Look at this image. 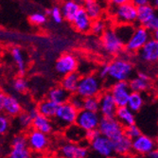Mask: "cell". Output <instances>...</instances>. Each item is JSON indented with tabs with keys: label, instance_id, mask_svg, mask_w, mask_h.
Listing matches in <instances>:
<instances>
[{
	"label": "cell",
	"instance_id": "cell-24",
	"mask_svg": "<svg viewBox=\"0 0 158 158\" xmlns=\"http://www.w3.org/2000/svg\"><path fill=\"white\" fill-rule=\"evenodd\" d=\"M81 8L88 14V16L91 18L92 21L102 18L103 13V7L102 6L100 2L95 1V0H86V1L82 2Z\"/></svg>",
	"mask_w": 158,
	"mask_h": 158
},
{
	"label": "cell",
	"instance_id": "cell-19",
	"mask_svg": "<svg viewBox=\"0 0 158 158\" xmlns=\"http://www.w3.org/2000/svg\"><path fill=\"white\" fill-rule=\"evenodd\" d=\"M128 83L131 92L141 94L142 92H144L148 89L150 84V78L145 73L138 72L135 77L132 78L128 81Z\"/></svg>",
	"mask_w": 158,
	"mask_h": 158
},
{
	"label": "cell",
	"instance_id": "cell-13",
	"mask_svg": "<svg viewBox=\"0 0 158 158\" xmlns=\"http://www.w3.org/2000/svg\"><path fill=\"white\" fill-rule=\"evenodd\" d=\"M156 148V139L146 135L142 134L137 138L132 140V151L140 155H149Z\"/></svg>",
	"mask_w": 158,
	"mask_h": 158
},
{
	"label": "cell",
	"instance_id": "cell-9",
	"mask_svg": "<svg viewBox=\"0 0 158 158\" xmlns=\"http://www.w3.org/2000/svg\"><path fill=\"white\" fill-rule=\"evenodd\" d=\"M26 137L27 146L31 151V152H43L48 149L49 145L48 135L33 130V129L28 131Z\"/></svg>",
	"mask_w": 158,
	"mask_h": 158
},
{
	"label": "cell",
	"instance_id": "cell-15",
	"mask_svg": "<svg viewBox=\"0 0 158 158\" xmlns=\"http://www.w3.org/2000/svg\"><path fill=\"white\" fill-rule=\"evenodd\" d=\"M59 153L62 158H87L89 151L87 146L65 142L61 146Z\"/></svg>",
	"mask_w": 158,
	"mask_h": 158
},
{
	"label": "cell",
	"instance_id": "cell-47",
	"mask_svg": "<svg viewBox=\"0 0 158 158\" xmlns=\"http://www.w3.org/2000/svg\"><path fill=\"white\" fill-rule=\"evenodd\" d=\"M6 96L1 90H0V113L3 112V107H4V102H5V98Z\"/></svg>",
	"mask_w": 158,
	"mask_h": 158
},
{
	"label": "cell",
	"instance_id": "cell-4",
	"mask_svg": "<svg viewBox=\"0 0 158 158\" xmlns=\"http://www.w3.org/2000/svg\"><path fill=\"white\" fill-rule=\"evenodd\" d=\"M78 111L71 106L68 102L59 105L53 120V126L64 130L70 125L76 123Z\"/></svg>",
	"mask_w": 158,
	"mask_h": 158
},
{
	"label": "cell",
	"instance_id": "cell-20",
	"mask_svg": "<svg viewBox=\"0 0 158 158\" xmlns=\"http://www.w3.org/2000/svg\"><path fill=\"white\" fill-rule=\"evenodd\" d=\"M85 131L77 124L70 125L64 130V136L67 142L81 144L85 141Z\"/></svg>",
	"mask_w": 158,
	"mask_h": 158
},
{
	"label": "cell",
	"instance_id": "cell-52",
	"mask_svg": "<svg viewBox=\"0 0 158 158\" xmlns=\"http://www.w3.org/2000/svg\"><path fill=\"white\" fill-rule=\"evenodd\" d=\"M156 143H157V147H158V137H157V139H156Z\"/></svg>",
	"mask_w": 158,
	"mask_h": 158
},
{
	"label": "cell",
	"instance_id": "cell-38",
	"mask_svg": "<svg viewBox=\"0 0 158 158\" xmlns=\"http://www.w3.org/2000/svg\"><path fill=\"white\" fill-rule=\"evenodd\" d=\"M123 135L125 136H127L129 139L134 140V139L137 138L139 135H141L142 133H141V130L139 129V127L137 125L134 124V125H131V126H129V127L124 128Z\"/></svg>",
	"mask_w": 158,
	"mask_h": 158
},
{
	"label": "cell",
	"instance_id": "cell-50",
	"mask_svg": "<svg viewBox=\"0 0 158 158\" xmlns=\"http://www.w3.org/2000/svg\"><path fill=\"white\" fill-rule=\"evenodd\" d=\"M152 38L153 40H155V41L158 42V30L155 31H153V32L152 33Z\"/></svg>",
	"mask_w": 158,
	"mask_h": 158
},
{
	"label": "cell",
	"instance_id": "cell-44",
	"mask_svg": "<svg viewBox=\"0 0 158 158\" xmlns=\"http://www.w3.org/2000/svg\"><path fill=\"white\" fill-rule=\"evenodd\" d=\"M97 76L100 79V80H105L108 78V64H103L98 68V74Z\"/></svg>",
	"mask_w": 158,
	"mask_h": 158
},
{
	"label": "cell",
	"instance_id": "cell-42",
	"mask_svg": "<svg viewBox=\"0 0 158 158\" xmlns=\"http://www.w3.org/2000/svg\"><path fill=\"white\" fill-rule=\"evenodd\" d=\"M10 127V119L4 113H0V136L5 135Z\"/></svg>",
	"mask_w": 158,
	"mask_h": 158
},
{
	"label": "cell",
	"instance_id": "cell-6",
	"mask_svg": "<svg viewBox=\"0 0 158 158\" xmlns=\"http://www.w3.org/2000/svg\"><path fill=\"white\" fill-rule=\"evenodd\" d=\"M100 37H102L100 38L102 46L105 52H107L109 55H118L123 51L124 44L118 37L114 28L108 27Z\"/></svg>",
	"mask_w": 158,
	"mask_h": 158
},
{
	"label": "cell",
	"instance_id": "cell-31",
	"mask_svg": "<svg viewBox=\"0 0 158 158\" xmlns=\"http://www.w3.org/2000/svg\"><path fill=\"white\" fill-rule=\"evenodd\" d=\"M11 57L14 64L17 66V70L20 75H24L26 72L27 64H26V57L24 51L20 48H13L11 49Z\"/></svg>",
	"mask_w": 158,
	"mask_h": 158
},
{
	"label": "cell",
	"instance_id": "cell-25",
	"mask_svg": "<svg viewBox=\"0 0 158 158\" xmlns=\"http://www.w3.org/2000/svg\"><path fill=\"white\" fill-rule=\"evenodd\" d=\"M70 96L71 94L66 92L64 88L61 87V86H55V87H52L48 91L47 98H48L52 102H54L55 104L59 106V105L68 102Z\"/></svg>",
	"mask_w": 158,
	"mask_h": 158
},
{
	"label": "cell",
	"instance_id": "cell-49",
	"mask_svg": "<svg viewBox=\"0 0 158 158\" xmlns=\"http://www.w3.org/2000/svg\"><path fill=\"white\" fill-rule=\"evenodd\" d=\"M149 157L150 158H158V147L149 154Z\"/></svg>",
	"mask_w": 158,
	"mask_h": 158
},
{
	"label": "cell",
	"instance_id": "cell-35",
	"mask_svg": "<svg viewBox=\"0 0 158 158\" xmlns=\"http://www.w3.org/2000/svg\"><path fill=\"white\" fill-rule=\"evenodd\" d=\"M98 109H99L98 97L83 98V109L82 110L93 112V113H98Z\"/></svg>",
	"mask_w": 158,
	"mask_h": 158
},
{
	"label": "cell",
	"instance_id": "cell-23",
	"mask_svg": "<svg viewBox=\"0 0 158 158\" xmlns=\"http://www.w3.org/2000/svg\"><path fill=\"white\" fill-rule=\"evenodd\" d=\"M114 118L119 122V124L123 128H126V127H129L131 125L135 124V113H133L127 106L118 107Z\"/></svg>",
	"mask_w": 158,
	"mask_h": 158
},
{
	"label": "cell",
	"instance_id": "cell-27",
	"mask_svg": "<svg viewBox=\"0 0 158 158\" xmlns=\"http://www.w3.org/2000/svg\"><path fill=\"white\" fill-rule=\"evenodd\" d=\"M60 8H61L63 18L68 22H72L74 17L76 16V14L78 13V11L81 10V6L80 2L69 0V1L64 2Z\"/></svg>",
	"mask_w": 158,
	"mask_h": 158
},
{
	"label": "cell",
	"instance_id": "cell-33",
	"mask_svg": "<svg viewBox=\"0 0 158 158\" xmlns=\"http://www.w3.org/2000/svg\"><path fill=\"white\" fill-rule=\"evenodd\" d=\"M144 105V98L143 96L139 93H131L130 98H129L127 107L130 109L133 113L139 112L141 108Z\"/></svg>",
	"mask_w": 158,
	"mask_h": 158
},
{
	"label": "cell",
	"instance_id": "cell-37",
	"mask_svg": "<svg viewBox=\"0 0 158 158\" xmlns=\"http://www.w3.org/2000/svg\"><path fill=\"white\" fill-rule=\"evenodd\" d=\"M46 13L48 15H49L52 19V21L56 24H61L64 20L63 15H62V11H61V8L59 6H53L51 9L46 10ZM46 14V15H47Z\"/></svg>",
	"mask_w": 158,
	"mask_h": 158
},
{
	"label": "cell",
	"instance_id": "cell-22",
	"mask_svg": "<svg viewBox=\"0 0 158 158\" xmlns=\"http://www.w3.org/2000/svg\"><path fill=\"white\" fill-rule=\"evenodd\" d=\"M31 127L33 130H36L45 135H49L54 129L52 120L44 116H41L39 114L32 118Z\"/></svg>",
	"mask_w": 158,
	"mask_h": 158
},
{
	"label": "cell",
	"instance_id": "cell-39",
	"mask_svg": "<svg viewBox=\"0 0 158 158\" xmlns=\"http://www.w3.org/2000/svg\"><path fill=\"white\" fill-rule=\"evenodd\" d=\"M12 86H13V89L17 93H25L28 88V82L23 77H19L14 80Z\"/></svg>",
	"mask_w": 158,
	"mask_h": 158
},
{
	"label": "cell",
	"instance_id": "cell-28",
	"mask_svg": "<svg viewBox=\"0 0 158 158\" xmlns=\"http://www.w3.org/2000/svg\"><path fill=\"white\" fill-rule=\"evenodd\" d=\"M137 9L136 23L138 26L145 27V25L156 14V10L152 6L151 2L145 6H142Z\"/></svg>",
	"mask_w": 158,
	"mask_h": 158
},
{
	"label": "cell",
	"instance_id": "cell-21",
	"mask_svg": "<svg viewBox=\"0 0 158 158\" xmlns=\"http://www.w3.org/2000/svg\"><path fill=\"white\" fill-rule=\"evenodd\" d=\"M23 112V107L19 100L13 96H6L3 112L9 118H16Z\"/></svg>",
	"mask_w": 158,
	"mask_h": 158
},
{
	"label": "cell",
	"instance_id": "cell-55",
	"mask_svg": "<svg viewBox=\"0 0 158 158\" xmlns=\"http://www.w3.org/2000/svg\"><path fill=\"white\" fill-rule=\"evenodd\" d=\"M41 158H44V157H41Z\"/></svg>",
	"mask_w": 158,
	"mask_h": 158
},
{
	"label": "cell",
	"instance_id": "cell-1",
	"mask_svg": "<svg viewBox=\"0 0 158 158\" xmlns=\"http://www.w3.org/2000/svg\"><path fill=\"white\" fill-rule=\"evenodd\" d=\"M134 72V66L131 62L124 58H114L108 64V79L112 84L119 81H129Z\"/></svg>",
	"mask_w": 158,
	"mask_h": 158
},
{
	"label": "cell",
	"instance_id": "cell-12",
	"mask_svg": "<svg viewBox=\"0 0 158 158\" xmlns=\"http://www.w3.org/2000/svg\"><path fill=\"white\" fill-rule=\"evenodd\" d=\"M79 67L78 60L71 53H65L60 56L55 64V69L60 75L65 76L76 72Z\"/></svg>",
	"mask_w": 158,
	"mask_h": 158
},
{
	"label": "cell",
	"instance_id": "cell-10",
	"mask_svg": "<svg viewBox=\"0 0 158 158\" xmlns=\"http://www.w3.org/2000/svg\"><path fill=\"white\" fill-rule=\"evenodd\" d=\"M31 155L32 152L27 146L25 135L20 134L12 138L9 158H31Z\"/></svg>",
	"mask_w": 158,
	"mask_h": 158
},
{
	"label": "cell",
	"instance_id": "cell-11",
	"mask_svg": "<svg viewBox=\"0 0 158 158\" xmlns=\"http://www.w3.org/2000/svg\"><path fill=\"white\" fill-rule=\"evenodd\" d=\"M100 119H102V117H100V114L98 113L81 110L78 112L75 124L81 127L83 131L88 132L98 129Z\"/></svg>",
	"mask_w": 158,
	"mask_h": 158
},
{
	"label": "cell",
	"instance_id": "cell-18",
	"mask_svg": "<svg viewBox=\"0 0 158 158\" xmlns=\"http://www.w3.org/2000/svg\"><path fill=\"white\" fill-rule=\"evenodd\" d=\"M92 22L93 21L88 16V14L85 12V10L82 8H81V10L78 11V13L76 14V16L74 17L73 21L71 23H72L74 28L77 31L85 33L90 31Z\"/></svg>",
	"mask_w": 158,
	"mask_h": 158
},
{
	"label": "cell",
	"instance_id": "cell-14",
	"mask_svg": "<svg viewBox=\"0 0 158 158\" xmlns=\"http://www.w3.org/2000/svg\"><path fill=\"white\" fill-rule=\"evenodd\" d=\"M89 146L91 150L99 156L110 158L114 154L113 141L102 135H99L97 138L89 142Z\"/></svg>",
	"mask_w": 158,
	"mask_h": 158
},
{
	"label": "cell",
	"instance_id": "cell-41",
	"mask_svg": "<svg viewBox=\"0 0 158 158\" xmlns=\"http://www.w3.org/2000/svg\"><path fill=\"white\" fill-rule=\"evenodd\" d=\"M68 103L73 108H75L78 112L83 109V98L79 95H77L76 93L70 96Z\"/></svg>",
	"mask_w": 158,
	"mask_h": 158
},
{
	"label": "cell",
	"instance_id": "cell-51",
	"mask_svg": "<svg viewBox=\"0 0 158 158\" xmlns=\"http://www.w3.org/2000/svg\"><path fill=\"white\" fill-rule=\"evenodd\" d=\"M151 4H152V6L155 10L158 9V0H154V1L151 2Z\"/></svg>",
	"mask_w": 158,
	"mask_h": 158
},
{
	"label": "cell",
	"instance_id": "cell-32",
	"mask_svg": "<svg viewBox=\"0 0 158 158\" xmlns=\"http://www.w3.org/2000/svg\"><path fill=\"white\" fill-rule=\"evenodd\" d=\"M135 27V26L134 25H118L114 27V31L125 46V44L133 35Z\"/></svg>",
	"mask_w": 158,
	"mask_h": 158
},
{
	"label": "cell",
	"instance_id": "cell-3",
	"mask_svg": "<svg viewBox=\"0 0 158 158\" xmlns=\"http://www.w3.org/2000/svg\"><path fill=\"white\" fill-rule=\"evenodd\" d=\"M102 93V81L95 74L81 77L76 94L82 98L98 97Z\"/></svg>",
	"mask_w": 158,
	"mask_h": 158
},
{
	"label": "cell",
	"instance_id": "cell-46",
	"mask_svg": "<svg viewBox=\"0 0 158 158\" xmlns=\"http://www.w3.org/2000/svg\"><path fill=\"white\" fill-rule=\"evenodd\" d=\"M133 4L136 7V8H139V7H142V6H145L147 4L150 3V1H147V0H135V1H132Z\"/></svg>",
	"mask_w": 158,
	"mask_h": 158
},
{
	"label": "cell",
	"instance_id": "cell-7",
	"mask_svg": "<svg viewBox=\"0 0 158 158\" xmlns=\"http://www.w3.org/2000/svg\"><path fill=\"white\" fill-rule=\"evenodd\" d=\"M98 130L102 135L111 140H114L123 135L124 128L114 118H102L98 127Z\"/></svg>",
	"mask_w": 158,
	"mask_h": 158
},
{
	"label": "cell",
	"instance_id": "cell-54",
	"mask_svg": "<svg viewBox=\"0 0 158 158\" xmlns=\"http://www.w3.org/2000/svg\"><path fill=\"white\" fill-rule=\"evenodd\" d=\"M0 139H1V136H0Z\"/></svg>",
	"mask_w": 158,
	"mask_h": 158
},
{
	"label": "cell",
	"instance_id": "cell-40",
	"mask_svg": "<svg viewBox=\"0 0 158 158\" xmlns=\"http://www.w3.org/2000/svg\"><path fill=\"white\" fill-rule=\"evenodd\" d=\"M48 18L46 13L43 12H33L30 15V22L35 26H42L47 23Z\"/></svg>",
	"mask_w": 158,
	"mask_h": 158
},
{
	"label": "cell",
	"instance_id": "cell-48",
	"mask_svg": "<svg viewBox=\"0 0 158 158\" xmlns=\"http://www.w3.org/2000/svg\"><path fill=\"white\" fill-rule=\"evenodd\" d=\"M125 1H126V0H113V1H111V5H113V6H119L121 4H123Z\"/></svg>",
	"mask_w": 158,
	"mask_h": 158
},
{
	"label": "cell",
	"instance_id": "cell-30",
	"mask_svg": "<svg viewBox=\"0 0 158 158\" xmlns=\"http://www.w3.org/2000/svg\"><path fill=\"white\" fill-rule=\"evenodd\" d=\"M80 79H81V75L76 71L74 73L64 76L60 86L62 88H64L66 92H68L69 94H71V95L75 94L77 91V88H78Z\"/></svg>",
	"mask_w": 158,
	"mask_h": 158
},
{
	"label": "cell",
	"instance_id": "cell-29",
	"mask_svg": "<svg viewBox=\"0 0 158 158\" xmlns=\"http://www.w3.org/2000/svg\"><path fill=\"white\" fill-rule=\"evenodd\" d=\"M37 112L41 116H44L49 119L54 118L57 109H58V105L55 104L54 102H52L51 100H49L48 98H45L41 100V102L37 104L36 106Z\"/></svg>",
	"mask_w": 158,
	"mask_h": 158
},
{
	"label": "cell",
	"instance_id": "cell-2",
	"mask_svg": "<svg viewBox=\"0 0 158 158\" xmlns=\"http://www.w3.org/2000/svg\"><path fill=\"white\" fill-rule=\"evenodd\" d=\"M109 11L118 25H135L137 9L132 1H126L119 6L110 5Z\"/></svg>",
	"mask_w": 158,
	"mask_h": 158
},
{
	"label": "cell",
	"instance_id": "cell-34",
	"mask_svg": "<svg viewBox=\"0 0 158 158\" xmlns=\"http://www.w3.org/2000/svg\"><path fill=\"white\" fill-rule=\"evenodd\" d=\"M16 119V122L18 124V126L23 129V130H27V129H30L31 127V124H32V118L28 114V113L26 111V112H22L20 114L15 118Z\"/></svg>",
	"mask_w": 158,
	"mask_h": 158
},
{
	"label": "cell",
	"instance_id": "cell-8",
	"mask_svg": "<svg viewBox=\"0 0 158 158\" xmlns=\"http://www.w3.org/2000/svg\"><path fill=\"white\" fill-rule=\"evenodd\" d=\"M114 99V103L118 107L127 106L129 98L131 95V90L129 87L128 81H119L111 84L110 89L108 90Z\"/></svg>",
	"mask_w": 158,
	"mask_h": 158
},
{
	"label": "cell",
	"instance_id": "cell-17",
	"mask_svg": "<svg viewBox=\"0 0 158 158\" xmlns=\"http://www.w3.org/2000/svg\"><path fill=\"white\" fill-rule=\"evenodd\" d=\"M138 58L145 63L152 64L158 62V42L151 38L147 44L137 53Z\"/></svg>",
	"mask_w": 158,
	"mask_h": 158
},
{
	"label": "cell",
	"instance_id": "cell-5",
	"mask_svg": "<svg viewBox=\"0 0 158 158\" xmlns=\"http://www.w3.org/2000/svg\"><path fill=\"white\" fill-rule=\"evenodd\" d=\"M152 38V33L147 30L145 27L136 26L131 38L125 44L124 48L128 53L135 54L144 47L147 42Z\"/></svg>",
	"mask_w": 158,
	"mask_h": 158
},
{
	"label": "cell",
	"instance_id": "cell-36",
	"mask_svg": "<svg viewBox=\"0 0 158 158\" xmlns=\"http://www.w3.org/2000/svg\"><path fill=\"white\" fill-rule=\"evenodd\" d=\"M107 24L102 19H98L92 22L90 31L96 36H102L103 32L107 30Z\"/></svg>",
	"mask_w": 158,
	"mask_h": 158
},
{
	"label": "cell",
	"instance_id": "cell-26",
	"mask_svg": "<svg viewBox=\"0 0 158 158\" xmlns=\"http://www.w3.org/2000/svg\"><path fill=\"white\" fill-rule=\"evenodd\" d=\"M114 154L118 155H126L132 152V140L129 139L124 135L119 137L112 140Z\"/></svg>",
	"mask_w": 158,
	"mask_h": 158
},
{
	"label": "cell",
	"instance_id": "cell-53",
	"mask_svg": "<svg viewBox=\"0 0 158 158\" xmlns=\"http://www.w3.org/2000/svg\"><path fill=\"white\" fill-rule=\"evenodd\" d=\"M157 123H158V118H157Z\"/></svg>",
	"mask_w": 158,
	"mask_h": 158
},
{
	"label": "cell",
	"instance_id": "cell-16",
	"mask_svg": "<svg viewBox=\"0 0 158 158\" xmlns=\"http://www.w3.org/2000/svg\"><path fill=\"white\" fill-rule=\"evenodd\" d=\"M98 102H99L98 114H100V117L106 118H114L118 106L114 103L110 92L109 91L102 92L98 96Z\"/></svg>",
	"mask_w": 158,
	"mask_h": 158
},
{
	"label": "cell",
	"instance_id": "cell-43",
	"mask_svg": "<svg viewBox=\"0 0 158 158\" xmlns=\"http://www.w3.org/2000/svg\"><path fill=\"white\" fill-rule=\"evenodd\" d=\"M145 27L151 33L158 30V14L157 13L145 25Z\"/></svg>",
	"mask_w": 158,
	"mask_h": 158
},
{
	"label": "cell",
	"instance_id": "cell-45",
	"mask_svg": "<svg viewBox=\"0 0 158 158\" xmlns=\"http://www.w3.org/2000/svg\"><path fill=\"white\" fill-rule=\"evenodd\" d=\"M99 135L100 134H99L98 129H96V130H92V131H88V132L85 133V140L87 142H91L92 140L97 138Z\"/></svg>",
	"mask_w": 158,
	"mask_h": 158
}]
</instances>
